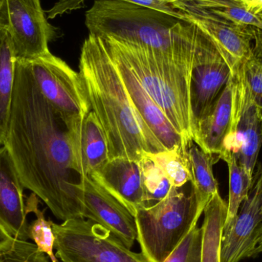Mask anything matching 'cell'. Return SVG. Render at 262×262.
<instances>
[{
	"instance_id": "obj_9",
	"label": "cell",
	"mask_w": 262,
	"mask_h": 262,
	"mask_svg": "<svg viewBox=\"0 0 262 262\" xmlns=\"http://www.w3.org/2000/svg\"><path fill=\"white\" fill-rule=\"evenodd\" d=\"M231 77L230 68L224 58L213 43L198 29L196 52L190 83L194 130L197 123L210 112Z\"/></svg>"
},
{
	"instance_id": "obj_7",
	"label": "cell",
	"mask_w": 262,
	"mask_h": 262,
	"mask_svg": "<svg viewBox=\"0 0 262 262\" xmlns=\"http://www.w3.org/2000/svg\"><path fill=\"white\" fill-rule=\"evenodd\" d=\"M27 61L41 95L68 127L82 122L91 107L79 72L51 52Z\"/></svg>"
},
{
	"instance_id": "obj_4",
	"label": "cell",
	"mask_w": 262,
	"mask_h": 262,
	"mask_svg": "<svg viewBox=\"0 0 262 262\" xmlns=\"http://www.w3.org/2000/svg\"><path fill=\"white\" fill-rule=\"evenodd\" d=\"M100 38L125 61L185 143L189 145L193 141L190 104L192 68L179 64L146 46L111 37Z\"/></svg>"
},
{
	"instance_id": "obj_30",
	"label": "cell",
	"mask_w": 262,
	"mask_h": 262,
	"mask_svg": "<svg viewBox=\"0 0 262 262\" xmlns=\"http://www.w3.org/2000/svg\"><path fill=\"white\" fill-rule=\"evenodd\" d=\"M0 262H50L34 243L15 239L11 246L0 250Z\"/></svg>"
},
{
	"instance_id": "obj_10",
	"label": "cell",
	"mask_w": 262,
	"mask_h": 262,
	"mask_svg": "<svg viewBox=\"0 0 262 262\" xmlns=\"http://www.w3.org/2000/svg\"><path fill=\"white\" fill-rule=\"evenodd\" d=\"M186 21L195 25L213 43L235 78L253 51L256 28L241 26L196 11H180Z\"/></svg>"
},
{
	"instance_id": "obj_16",
	"label": "cell",
	"mask_w": 262,
	"mask_h": 262,
	"mask_svg": "<svg viewBox=\"0 0 262 262\" xmlns=\"http://www.w3.org/2000/svg\"><path fill=\"white\" fill-rule=\"evenodd\" d=\"M135 215L137 209L146 206L140 161L124 157L109 160L90 176Z\"/></svg>"
},
{
	"instance_id": "obj_21",
	"label": "cell",
	"mask_w": 262,
	"mask_h": 262,
	"mask_svg": "<svg viewBox=\"0 0 262 262\" xmlns=\"http://www.w3.org/2000/svg\"><path fill=\"white\" fill-rule=\"evenodd\" d=\"M187 156L192 174L191 186L199 208L203 212L209 200L219 192L218 183L214 177L212 166L220 159L204 152L193 141L188 145Z\"/></svg>"
},
{
	"instance_id": "obj_20",
	"label": "cell",
	"mask_w": 262,
	"mask_h": 262,
	"mask_svg": "<svg viewBox=\"0 0 262 262\" xmlns=\"http://www.w3.org/2000/svg\"><path fill=\"white\" fill-rule=\"evenodd\" d=\"M15 59L6 28L0 27V145L6 140L15 83Z\"/></svg>"
},
{
	"instance_id": "obj_24",
	"label": "cell",
	"mask_w": 262,
	"mask_h": 262,
	"mask_svg": "<svg viewBox=\"0 0 262 262\" xmlns=\"http://www.w3.org/2000/svg\"><path fill=\"white\" fill-rule=\"evenodd\" d=\"M233 78L248 99L262 110V46L259 43L255 41L252 55Z\"/></svg>"
},
{
	"instance_id": "obj_11",
	"label": "cell",
	"mask_w": 262,
	"mask_h": 262,
	"mask_svg": "<svg viewBox=\"0 0 262 262\" xmlns=\"http://www.w3.org/2000/svg\"><path fill=\"white\" fill-rule=\"evenodd\" d=\"M80 189L83 218L101 225L131 249L137 233L135 218L130 211L90 177H84Z\"/></svg>"
},
{
	"instance_id": "obj_18",
	"label": "cell",
	"mask_w": 262,
	"mask_h": 262,
	"mask_svg": "<svg viewBox=\"0 0 262 262\" xmlns=\"http://www.w3.org/2000/svg\"><path fill=\"white\" fill-rule=\"evenodd\" d=\"M73 137L78 164L84 177H90L109 160L105 134L92 111L82 122L69 127Z\"/></svg>"
},
{
	"instance_id": "obj_32",
	"label": "cell",
	"mask_w": 262,
	"mask_h": 262,
	"mask_svg": "<svg viewBox=\"0 0 262 262\" xmlns=\"http://www.w3.org/2000/svg\"><path fill=\"white\" fill-rule=\"evenodd\" d=\"M9 26L7 0H0V27L6 28Z\"/></svg>"
},
{
	"instance_id": "obj_29",
	"label": "cell",
	"mask_w": 262,
	"mask_h": 262,
	"mask_svg": "<svg viewBox=\"0 0 262 262\" xmlns=\"http://www.w3.org/2000/svg\"><path fill=\"white\" fill-rule=\"evenodd\" d=\"M203 231L195 226L163 262H202Z\"/></svg>"
},
{
	"instance_id": "obj_26",
	"label": "cell",
	"mask_w": 262,
	"mask_h": 262,
	"mask_svg": "<svg viewBox=\"0 0 262 262\" xmlns=\"http://www.w3.org/2000/svg\"><path fill=\"white\" fill-rule=\"evenodd\" d=\"M187 147L157 154L147 152L148 156L161 168L173 187H182L192 180Z\"/></svg>"
},
{
	"instance_id": "obj_28",
	"label": "cell",
	"mask_w": 262,
	"mask_h": 262,
	"mask_svg": "<svg viewBox=\"0 0 262 262\" xmlns=\"http://www.w3.org/2000/svg\"><path fill=\"white\" fill-rule=\"evenodd\" d=\"M87 1L89 0H57L56 3L50 9L46 11V16L48 19H53L59 15L69 13L72 11L78 10L82 8ZM95 1H98V0H95ZM119 1L127 2V3L140 5V6L152 8V9H157L173 15L177 18L184 19L183 14L172 6L170 0H119Z\"/></svg>"
},
{
	"instance_id": "obj_2",
	"label": "cell",
	"mask_w": 262,
	"mask_h": 262,
	"mask_svg": "<svg viewBox=\"0 0 262 262\" xmlns=\"http://www.w3.org/2000/svg\"><path fill=\"white\" fill-rule=\"evenodd\" d=\"M79 74L91 111L105 134L109 160L124 157L140 161L143 152L166 150L144 124L133 105L121 76L101 38L90 35L84 40Z\"/></svg>"
},
{
	"instance_id": "obj_17",
	"label": "cell",
	"mask_w": 262,
	"mask_h": 262,
	"mask_svg": "<svg viewBox=\"0 0 262 262\" xmlns=\"http://www.w3.org/2000/svg\"><path fill=\"white\" fill-rule=\"evenodd\" d=\"M235 117V81L231 77L210 112L195 125L194 143L204 152L218 156L232 130Z\"/></svg>"
},
{
	"instance_id": "obj_6",
	"label": "cell",
	"mask_w": 262,
	"mask_h": 262,
	"mask_svg": "<svg viewBox=\"0 0 262 262\" xmlns=\"http://www.w3.org/2000/svg\"><path fill=\"white\" fill-rule=\"evenodd\" d=\"M56 257L61 262H147L101 225L84 218L52 223Z\"/></svg>"
},
{
	"instance_id": "obj_14",
	"label": "cell",
	"mask_w": 262,
	"mask_h": 262,
	"mask_svg": "<svg viewBox=\"0 0 262 262\" xmlns=\"http://www.w3.org/2000/svg\"><path fill=\"white\" fill-rule=\"evenodd\" d=\"M104 45L125 86L133 105L144 124L166 150L187 147L188 145L182 136L177 132L157 103L146 93L125 61L115 51L104 43Z\"/></svg>"
},
{
	"instance_id": "obj_34",
	"label": "cell",
	"mask_w": 262,
	"mask_h": 262,
	"mask_svg": "<svg viewBox=\"0 0 262 262\" xmlns=\"http://www.w3.org/2000/svg\"><path fill=\"white\" fill-rule=\"evenodd\" d=\"M14 241L15 238H12L3 228L0 226V250L9 247Z\"/></svg>"
},
{
	"instance_id": "obj_23",
	"label": "cell",
	"mask_w": 262,
	"mask_h": 262,
	"mask_svg": "<svg viewBox=\"0 0 262 262\" xmlns=\"http://www.w3.org/2000/svg\"><path fill=\"white\" fill-rule=\"evenodd\" d=\"M218 157L227 163L229 169V195L228 213L223 229L226 230L235 220L243 202L249 197V192L253 186L254 179L251 178L238 164L233 152L227 151L222 152L219 154Z\"/></svg>"
},
{
	"instance_id": "obj_5",
	"label": "cell",
	"mask_w": 262,
	"mask_h": 262,
	"mask_svg": "<svg viewBox=\"0 0 262 262\" xmlns=\"http://www.w3.org/2000/svg\"><path fill=\"white\" fill-rule=\"evenodd\" d=\"M183 186H172L166 198L136 212L137 240L147 262L164 261L203 213L192 186L189 190Z\"/></svg>"
},
{
	"instance_id": "obj_25",
	"label": "cell",
	"mask_w": 262,
	"mask_h": 262,
	"mask_svg": "<svg viewBox=\"0 0 262 262\" xmlns=\"http://www.w3.org/2000/svg\"><path fill=\"white\" fill-rule=\"evenodd\" d=\"M26 203L28 214L32 212L36 216V219L29 225V239L33 241L38 250L44 253L51 261L58 262L56 255L54 253L55 238L52 229V222L46 220L44 212L40 210L38 198L35 194L32 193Z\"/></svg>"
},
{
	"instance_id": "obj_31",
	"label": "cell",
	"mask_w": 262,
	"mask_h": 262,
	"mask_svg": "<svg viewBox=\"0 0 262 262\" xmlns=\"http://www.w3.org/2000/svg\"><path fill=\"white\" fill-rule=\"evenodd\" d=\"M246 9L257 15L262 11V0H242Z\"/></svg>"
},
{
	"instance_id": "obj_15",
	"label": "cell",
	"mask_w": 262,
	"mask_h": 262,
	"mask_svg": "<svg viewBox=\"0 0 262 262\" xmlns=\"http://www.w3.org/2000/svg\"><path fill=\"white\" fill-rule=\"evenodd\" d=\"M25 187L7 148L0 147V226L12 238L28 241L29 223Z\"/></svg>"
},
{
	"instance_id": "obj_22",
	"label": "cell",
	"mask_w": 262,
	"mask_h": 262,
	"mask_svg": "<svg viewBox=\"0 0 262 262\" xmlns=\"http://www.w3.org/2000/svg\"><path fill=\"white\" fill-rule=\"evenodd\" d=\"M203 213L202 262H221L222 238L227 217L228 203L217 192L206 205Z\"/></svg>"
},
{
	"instance_id": "obj_12",
	"label": "cell",
	"mask_w": 262,
	"mask_h": 262,
	"mask_svg": "<svg viewBox=\"0 0 262 262\" xmlns=\"http://www.w3.org/2000/svg\"><path fill=\"white\" fill-rule=\"evenodd\" d=\"M234 81L235 120L221 152H233L238 164L253 178L262 144V110L248 99L237 81L235 79Z\"/></svg>"
},
{
	"instance_id": "obj_33",
	"label": "cell",
	"mask_w": 262,
	"mask_h": 262,
	"mask_svg": "<svg viewBox=\"0 0 262 262\" xmlns=\"http://www.w3.org/2000/svg\"><path fill=\"white\" fill-rule=\"evenodd\" d=\"M262 254V223L260 227L258 228L256 236L253 242V252H252V257Z\"/></svg>"
},
{
	"instance_id": "obj_35",
	"label": "cell",
	"mask_w": 262,
	"mask_h": 262,
	"mask_svg": "<svg viewBox=\"0 0 262 262\" xmlns=\"http://www.w3.org/2000/svg\"><path fill=\"white\" fill-rule=\"evenodd\" d=\"M257 15L259 17L260 19H261L262 21V11L261 12H260L259 13L257 14Z\"/></svg>"
},
{
	"instance_id": "obj_8",
	"label": "cell",
	"mask_w": 262,
	"mask_h": 262,
	"mask_svg": "<svg viewBox=\"0 0 262 262\" xmlns=\"http://www.w3.org/2000/svg\"><path fill=\"white\" fill-rule=\"evenodd\" d=\"M7 30L15 59L30 61L50 52L49 43L58 35L40 0H7Z\"/></svg>"
},
{
	"instance_id": "obj_1",
	"label": "cell",
	"mask_w": 262,
	"mask_h": 262,
	"mask_svg": "<svg viewBox=\"0 0 262 262\" xmlns=\"http://www.w3.org/2000/svg\"><path fill=\"white\" fill-rule=\"evenodd\" d=\"M6 146L25 189L63 222L83 218L78 164L70 129L41 95L27 61H15Z\"/></svg>"
},
{
	"instance_id": "obj_19",
	"label": "cell",
	"mask_w": 262,
	"mask_h": 262,
	"mask_svg": "<svg viewBox=\"0 0 262 262\" xmlns=\"http://www.w3.org/2000/svg\"><path fill=\"white\" fill-rule=\"evenodd\" d=\"M180 12L196 11L215 15L226 21L241 26H251L262 31L259 17L246 9L242 0H170Z\"/></svg>"
},
{
	"instance_id": "obj_13",
	"label": "cell",
	"mask_w": 262,
	"mask_h": 262,
	"mask_svg": "<svg viewBox=\"0 0 262 262\" xmlns=\"http://www.w3.org/2000/svg\"><path fill=\"white\" fill-rule=\"evenodd\" d=\"M253 179L249 197L230 226L223 230L221 262H240L252 258L254 239L262 223L261 166Z\"/></svg>"
},
{
	"instance_id": "obj_27",
	"label": "cell",
	"mask_w": 262,
	"mask_h": 262,
	"mask_svg": "<svg viewBox=\"0 0 262 262\" xmlns=\"http://www.w3.org/2000/svg\"><path fill=\"white\" fill-rule=\"evenodd\" d=\"M142 180L146 192V206H152L166 198L172 189V185L161 168L143 152L140 161Z\"/></svg>"
},
{
	"instance_id": "obj_3",
	"label": "cell",
	"mask_w": 262,
	"mask_h": 262,
	"mask_svg": "<svg viewBox=\"0 0 262 262\" xmlns=\"http://www.w3.org/2000/svg\"><path fill=\"white\" fill-rule=\"evenodd\" d=\"M90 35L146 46L193 68L198 29L164 12L119 0H98L85 13Z\"/></svg>"
}]
</instances>
